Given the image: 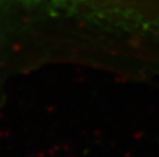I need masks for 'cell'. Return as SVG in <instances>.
Here are the masks:
<instances>
[{
    "label": "cell",
    "mask_w": 159,
    "mask_h": 157,
    "mask_svg": "<svg viewBox=\"0 0 159 157\" xmlns=\"http://www.w3.org/2000/svg\"><path fill=\"white\" fill-rule=\"evenodd\" d=\"M57 69L159 84V0H0V108Z\"/></svg>",
    "instance_id": "6da1fadb"
}]
</instances>
